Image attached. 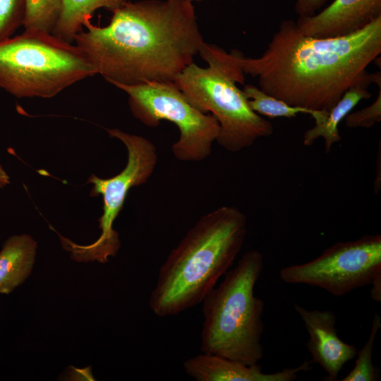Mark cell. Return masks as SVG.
I'll return each mask as SVG.
<instances>
[{
	"label": "cell",
	"instance_id": "6da1fadb",
	"mask_svg": "<svg viewBox=\"0 0 381 381\" xmlns=\"http://www.w3.org/2000/svg\"><path fill=\"white\" fill-rule=\"evenodd\" d=\"M231 53L265 93L294 107L329 111L351 87L373 83L367 68L381 54V16L332 38L306 35L295 21L284 20L259 57Z\"/></svg>",
	"mask_w": 381,
	"mask_h": 381
},
{
	"label": "cell",
	"instance_id": "7a4b0ae2",
	"mask_svg": "<svg viewBox=\"0 0 381 381\" xmlns=\"http://www.w3.org/2000/svg\"><path fill=\"white\" fill-rule=\"evenodd\" d=\"M104 27L85 21L75 45L109 83L174 82L204 42L189 0L128 1Z\"/></svg>",
	"mask_w": 381,
	"mask_h": 381
},
{
	"label": "cell",
	"instance_id": "3957f363",
	"mask_svg": "<svg viewBox=\"0 0 381 381\" xmlns=\"http://www.w3.org/2000/svg\"><path fill=\"white\" fill-rule=\"evenodd\" d=\"M246 234L247 217L236 207L202 215L160 266L150 294L151 311L170 317L201 303L232 267Z\"/></svg>",
	"mask_w": 381,
	"mask_h": 381
},
{
	"label": "cell",
	"instance_id": "277c9868",
	"mask_svg": "<svg viewBox=\"0 0 381 381\" xmlns=\"http://www.w3.org/2000/svg\"><path fill=\"white\" fill-rule=\"evenodd\" d=\"M263 267L262 253L257 250L244 253L219 286L204 298L201 352L247 365L261 361L265 303L255 296L254 289Z\"/></svg>",
	"mask_w": 381,
	"mask_h": 381
},
{
	"label": "cell",
	"instance_id": "5b68a950",
	"mask_svg": "<svg viewBox=\"0 0 381 381\" xmlns=\"http://www.w3.org/2000/svg\"><path fill=\"white\" fill-rule=\"evenodd\" d=\"M198 54L208 66L193 62L174 82L192 106L217 120V143L228 152H238L270 136L273 125L251 109L236 85L244 83L245 74L231 53L204 42Z\"/></svg>",
	"mask_w": 381,
	"mask_h": 381
},
{
	"label": "cell",
	"instance_id": "8992f818",
	"mask_svg": "<svg viewBox=\"0 0 381 381\" xmlns=\"http://www.w3.org/2000/svg\"><path fill=\"white\" fill-rule=\"evenodd\" d=\"M95 75L75 44L52 33L24 30L0 41V87L18 98H50Z\"/></svg>",
	"mask_w": 381,
	"mask_h": 381
},
{
	"label": "cell",
	"instance_id": "52a82bcc",
	"mask_svg": "<svg viewBox=\"0 0 381 381\" xmlns=\"http://www.w3.org/2000/svg\"><path fill=\"white\" fill-rule=\"evenodd\" d=\"M113 85L128 95L131 113L145 126L157 127L162 120L176 125L179 137L171 151L176 159L200 162L210 156L219 123L211 114L192 106L174 82Z\"/></svg>",
	"mask_w": 381,
	"mask_h": 381
},
{
	"label": "cell",
	"instance_id": "ba28073f",
	"mask_svg": "<svg viewBox=\"0 0 381 381\" xmlns=\"http://www.w3.org/2000/svg\"><path fill=\"white\" fill-rule=\"evenodd\" d=\"M107 131L111 138L119 139L125 145L127 163L120 173L111 178L102 179L95 174L89 177L87 183L92 184L90 196L102 195L103 200V212L98 219L101 234L95 242L88 245L81 246L63 238V244L77 260L105 262L109 257L116 254L121 243L118 232L113 228L114 222L123 207L129 190L145 183L157 164V149L147 138L118 128H107Z\"/></svg>",
	"mask_w": 381,
	"mask_h": 381
},
{
	"label": "cell",
	"instance_id": "9c48e42d",
	"mask_svg": "<svg viewBox=\"0 0 381 381\" xmlns=\"http://www.w3.org/2000/svg\"><path fill=\"white\" fill-rule=\"evenodd\" d=\"M380 274L381 236L375 234L338 241L315 259L282 268L279 277L288 284L315 286L341 296L370 285Z\"/></svg>",
	"mask_w": 381,
	"mask_h": 381
},
{
	"label": "cell",
	"instance_id": "30bf717a",
	"mask_svg": "<svg viewBox=\"0 0 381 381\" xmlns=\"http://www.w3.org/2000/svg\"><path fill=\"white\" fill-rule=\"evenodd\" d=\"M294 308L309 335L306 346L312 355L311 361L325 370V380H337L343 366L356 356V348L337 335V316L332 311L309 310L298 304Z\"/></svg>",
	"mask_w": 381,
	"mask_h": 381
},
{
	"label": "cell",
	"instance_id": "8fae6325",
	"mask_svg": "<svg viewBox=\"0 0 381 381\" xmlns=\"http://www.w3.org/2000/svg\"><path fill=\"white\" fill-rule=\"evenodd\" d=\"M381 16V0H333L317 13L298 17L300 31L316 38H332L358 31Z\"/></svg>",
	"mask_w": 381,
	"mask_h": 381
},
{
	"label": "cell",
	"instance_id": "7c38bea8",
	"mask_svg": "<svg viewBox=\"0 0 381 381\" xmlns=\"http://www.w3.org/2000/svg\"><path fill=\"white\" fill-rule=\"evenodd\" d=\"M312 361L306 360L294 368L266 373L260 365H247L220 356L201 353L183 362L186 373L197 381H293L300 372L310 369Z\"/></svg>",
	"mask_w": 381,
	"mask_h": 381
},
{
	"label": "cell",
	"instance_id": "4fadbf2b",
	"mask_svg": "<svg viewBox=\"0 0 381 381\" xmlns=\"http://www.w3.org/2000/svg\"><path fill=\"white\" fill-rule=\"evenodd\" d=\"M37 242L28 234L9 237L0 250V294H8L30 274Z\"/></svg>",
	"mask_w": 381,
	"mask_h": 381
},
{
	"label": "cell",
	"instance_id": "5bb4252c",
	"mask_svg": "<svg viewBox=\"0 0 381 381\" xmlns=\"http://www.w3.org/2000/svg\"><path fill=\"white\" fill-rule=\"evenodd\" d=\"M369 85L360 84L349 88L341 99L329 110L324 120L305 131L303 143L311 146L318 138L325 141V149L329 152L332 145L341 139L339 126L341 121L362 100L371 97Z\"/></svg>",
	"mask_w": 381,
	"mask_h": 381
},
{
	"label": "cell",
	"instance_id": "9a60e30c",
	"mask_svg": "<svg viewBox=\"0 0 381 381\" xmlns=\"http://www.w3.org/2000/svg\"><path fill=\"white\" fill-rule=\"evenodd\" d=\"M128 0H61L59 18L52 34L72 42L83 28L86 20H90L94 12L99 8L111 11L121 6Z\"/></svg>",
	"mask_w": 381,
	"mask_h": 381
},
{
	"label": "cell",
	"instance_id": "2e32d148",
	"mask_svg": "<svg viewBox=\"0 0 381 381\" xmlns=\"http://www.w3.org/2000/svg\"><path fill=\"white\" fill-rule=\"evenodd\" d=\"M253 111L268 118H294L298 114H308L315 123L324 120L327 111H313L306 108L294 107L263 92L253 85H246L242 90Z\"/></svg>",
	"mask_w": 381,
	"mask_h": 381
},
{
	"label": "cell",
	"instance_id": "e0dca14e",
	"mask_svg": "<svg viewBox=\"0 0 381 381\" xmlns=\"http://www.w3.org/2000/svg\"><path fill=\"white\" fill-rule=\"evenodd\" d=\"M60 10L61 0H26L25 30L52 33Z\"/></svg>",
	"mask_w": 381,
	"mask_h": 381
},
{
	"label": "cell",
	"instance_id": "ac0fdd59",
	"mask_svg": "<svg viewBox=\"0 0 381 381\" xmlns=\"http://www.w3.org/2000/svg\"><path fill=\"white\" fill-rule=\"evenodd\" d=\"M381 327V318L375 313L368 339L362 349L357 351L358 358L353 369L341 381H376L379 373L373 363V351L375 337Z\"/></svg>",
	"mask_w": 381,
	"mask_h": 381
},
{
	"label": "cell",
	"instance_id": "d6986e66",
	"mask_svg": "<svg viewBox=\"0 0 381 381\" xmlns=\"http://www.w3.org/2000/svg\"><path fill=\"white\" fill-rule=\"evenodd\" d=\"M26 0H0V41L8 39L23 25Z\"/></svg>",
	"mask_w": 381,
	"mask_h": 381
},
{
	"label": "cell",
	"instance_id": "ffe728a7",
	"mask_svg": "<svg viewBox=\"0 0 381 381\" xmlns=\"http://www.w3.org/2000/svg\"><path fill=\"white\" fill-rule=\"evenodd\" d=\"M375 101L369 106L349 113L345 118L349 128H370L381 121V84Z\"/></svg>",
	"mask_w": 381,
	"mask_h": 381
},
{
	"label": "cell",
	"instance_id": "44dd1931",
	"mask_svg": "<svg viewBox=\"0 0 381 381\" xmlns=\"http://www.w3.org/2000/svg\"><path fill=\"white\" fill-rule=\"evenodd\" d=\"M329 0H296L295 11L300 18L311 16L320 11Z\"/></svg>",
	"mask_w": 381,
	"mask_h": 381
},
{
	"label": "cell",
	"instance_id": "7402d4cb",
	"mask_svg": "<svg viewBox=\"0 0 381 381\" xmlns=\"http://www.w3.org/2000/svg\"><path fill=\"white\" fill-rule=\"evenodd\" d=\"M370 296L373 300L376 302H380L381 301V274L377 275L371 284Z\"/></svg>",
	"mask_w": 381,
	"mask_h": 381
},
{
	"label": "cell",
	"instance_id": "603a6c76",
	"mask_svg": "<svg viewBox=\"0 0 381 381\" xmlns=\"http://www.w3.org/2000/svg\"><path fill=\"white\" fill-rule=\"evenodd\" d=\"M10 183V178L4 168L0 165V188L7 186Z\"/></svg>",
	"mask_w": 381,
	"mask_h": 381
},
{
	"label": "cell",
	"instance_id": "cb8c5ba5",
	"mask_svg": "<svg viewBox=\"0 0 381 381\" xmlns=\"http://www.w3.org/2000/svg\"><path fill=\"white\" fill-rule=\"evenodd\" d=\"M189 1H190L191 2H193V1H202V0H189Z\"/></svg>",
	"mask_w": 381,
	"mask_h": 381
}]
</instances>
